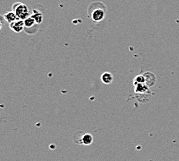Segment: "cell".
<instances>
[{"label": "cell", "mask_w": 179, "mask_h": 161, "mask_svg": "<svg viewBox=\"0 0 179 161\" xmlns=\"http://www.w3.org/2000/svg\"><path fill=\"white\" fill-rule=\"evenodd\" d=\"M31 17L34 19L35 21H36V23L37 24H40L43 22V14H42L40 11L36 10V9H33Z\"/></svg>", "instance_id": "cell-9"}, {"label": "cell", "mask_w": 179, "mask_h": 161, "mask_svg": "<svg viewBox=\"0 0 179 161\" xmlns=\"http://www.w3.org/2000/svg\"><path fill=\"white\" fill-rule=\"evenodd\" d=\"M12 11L16 13L17 18L22 20H25L31 16L28 7L23 3L16 2L15 4L12 5Z\"/></svg>", "instance_id": "cell-1"}, {"label": "cell", "mask_w": 179, "mask_h": 161, "mask_svg": "<svg viewBox=\"0 0 179 161\" xmlns=\"http://www.w3.org/2000/svg\"><path fill=\"white\" fill-rule=\"evenodd\" d=\"M24 23H25V27L30 28V27H32L35 23H36V21H35L34 19L30 16V17H28V18L26 19V20H24Z\"/></svg>", "instance_id": "cell-11"}, {"label": "cell", "mask_w": 179, "mask_h": 161, "mask_svg": "<svg viewBox=\"0 0 179 161\" xmlns=\"http://www.w3.org/2000/svg\"><path fill=\"white\" fill-rule=\"evenodd\" d=\"M134 86H136L137 85H138V84H145L146 83V80H145V78L144 76V75H138V76L135 77L134 78Z\"/></svg>", "instance_id": "cell-10"}, {"label": "cell", "mask_w": 179, "mask_h": 161, "mask_svg": "<svg viewBox=\"0 0 179 161\" xmlns=\"http://www.w3.org/2000/svg\"><path fill=\"white\" fill-rule=\"evenodd\" d=\"M101 81L103 82L105 85H110L111 83H112L114 78H113L112 74L110 73V72H104L101 75Z\"/></svg>", "instance_id": "cell-7"}, {"label": "cell", "mask_w": 179, "mask_h": 161, "mask_svg": "<svg viewBox=\"0 0 179 161\" xmlns=\"http://www.w3.org/2000/svg\"><path fill=\"white\" fill-rule=\"evenodd\" d=\"M134 91L137 95H145L149 92V87L146 84H138L134 86Z\"/></svg>", "instance_id": "cell-5"}, {"label": "cell", "mask_w": 179, "mask_h": 161, "mask_svg": "<svg viewBox=\"0 0 179 161\" xmlns=\"http://www.w3.org/2000/svg\"><path fill=\"white\" fill-rule=\"evenodd\" d=\"M79 138H80V139H79L78 143H80V144L89 146V145H91L93 143V137L90 133H84L81 132V134H80V136Z\"/></svg>", "instance_id": "cell-4"}, {"label": "cell", "mask_w": 179, "mask_h": 161, "mask_svg": "<svg viewBox=\"0 0 179 161\" xmlns=\"http://www.w3.org/2000/svg\"><path fill=\"white\" fill-rule=\"evenodd\" d=\"M144 76L145 80H146V85L148 87H151L152 85H154L155 83V77L153 74L150 73V72H147V73L144 74Z\"/></svg>", "instance_id": "cell-6"}, {"label": "cell", "mask_w": 179, "mask_h": 161, "mask_svg": "<svg viewBox=\"0 0 179 161\" xmlns=\"http://www.w3.org/2000/svg\"><path fill=\"white\" fill-rule=\"evenodd\" d=\"M104 17H105V12L101 8L95 9L91 13V18L93 22H101L104 20Z\"/></svg>", "instance_id": "cell-2"}, {"label": "cell", "mask_w": 179, "mask_h": 161, "mask_svg": "<svg viewBox=\"0 0 179 161\" xmlns=\"http://www.w3.org/2000/svg\"><path fill=\"white\" fill-rule=\"evenodd\" d=\"M4 19L6 20V22H8L10 24L12 22H15L18 18H17L16 15V13L13 11H10V12H8L4 14Z\"/></svg>", "instance_id": "cell-8"}, {"label": "cell", "mask_w": 179, "mask_h": 161, "mask_svg": "<svg viewBox=\"0 0 179 161\" xmlns=\"http://www.w3.org/2000/svg\"><path fill=\"white\" fill-rule=\"evenodd\" d=\"M9 27L12 31L15 33H20L22 31L25 27V23H24V20H20V19H17L15 22H12L9 24Z\"/></svg>", "instance_id": "cell-3"}]
</instances>
